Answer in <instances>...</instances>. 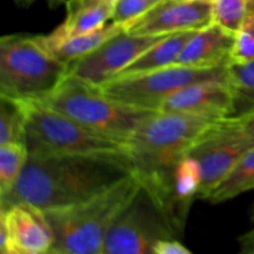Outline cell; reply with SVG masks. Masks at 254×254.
Listing matches in <instances>:
<instances>
[{"label":"cell","mask_w":254,"mask_h":254,"mask_svg":"<svg viewBox=\"0 0 254 254\" xmlns=\"http://www.w3.org/2000/svg\"><path fill=\"white\" fill-rule=\"evenodd\" d=\"M253 145L235 119L225 118L190 149L188 154L197 160L202 175L200 200H207L241 156Z\"/></svg>","instance_id":"cell-9"},{"label":"cell","mask_w":254,"mask_h":254,"mask_svg":"<svg viewBox=\"0 0 254 254\" xmlns=\"http://www.w3.org/2000/svg\"><path fill=\"white\" fill-rule=\"evenodd\" d=\"M222 119L183 112L151 113L127 140L135 173L145 176L170 169Z\"/></svg>","instance_id":"cell-3"},{"label":"cell","mask_w":254,"mask_h":254,"mask_svg":"<svg viewBox=\"0 0 254 254\" xmlns=\"http://www.w3.org/2000/svg\"><path fill=\"white\" fill-rule=\"evenodd\" d=\"M135 173L128 153L29 155L12 190L0 205L27 203L37 210L79 205Z\"/></svg>","instance_id":"cell-1"},{"label":"cell","mask_w":254,"mask_h":254,"mask_svg":"<svg viewBox=\"0 0 254 254\" xmlns=\"http://www.w3.org/2000/svg\"><path fill=\"white\" fill-rule=\"evenodd\" d=\"M248 0H213V24L237 34L245 22Z\"/></svg>","instance_id":"cell-22"},{"label":"cell","mask_w":254,"mask_h":254,"mask_svg":"<svg viewBox=\"0 0 254 254\" xmlns=\"http://www.w3.org/2000/svg\"><path fill=\"white\" fill-rule=\"evenodd\" d=\"M227 78L232 93L228 118L240 119L254 113V60L228 64Z\"/></svg>","instance_id":"cell-18"},{"label":"cell","mask_w":254,"mask_h":254,"mask_svg":"<svg viewBox=\"0 0 254 254\" xmlns=\"http://www.w3.org/2000/svg\"><path fill=\"white\" fill-rule=\"evenodd\" d=\"M0 254H19L12 248H6V250H0Z\"/></svg>","instance_id":"cell-31"},{"label":"cell","mask_w":254,"mask_h":254,"mask_svg":"<svg viewBox=\"0 0 254 254\" xmlns=\"http://www.w3.org/2000/svg\"><path fill=\"white\" fill-rule=\"evenodd\" d=\"M207 79H227V67L198 69L173 64L148 73L116 77L101 89L109 98L122 104L159 112L164 102L174 93L189 84Z\"/></svg>","instance_id":"cell-7"},{"label":"cell","mask_w":254,"mask_h":254,"mask_svg":"<svg viewBox=\"0 0 254 254\" xmlns=\"http://www.w3.org/2000/svg\"><path fill=\"white\" fill-rule=\"evenodd\" d=\"M161 1L163 0H117L113 4L111 21L127 27Z\"/></svg>","instance_id":"cell-23"},{"label":"cell","mask_w":254,"mask_h":254,"mask_svg":"<svg viewBox=\"0 0 254 254\" xmlns=\"http://www.w3.org/2000/svg\"><path fill=\"white\" fill-rule=\"evenodd\" d=\"M235 40L236 34L212 22L192 35L176 64L198 69L227 67L232 59Z\"/></svg>","instance_id":"cell-14"},{"label":"cell","mask_w":254,"mask_h":254,"mask_svg":"<svg viewBox=\"0 0 254 254\" xmlns=\"http://www.w3.org/2000/svg\"><path fill=\"white\" fill-rule=\"evenodd\" d=\"M26 111L24 102L0 96V145L25 144Z\"/></svg>","instance_id":"cell-20"},{"label":"cell","mask_w":254,"mask_h":254,"mask_svg":"<svg viewBox=\"0 0 254 254\" xmlns=\"http://www.w3.org/2000/svg\"><path fill=\"white\" fill-rule=\"evenodd\" d=\"M155 254H192L178 238H166L156 243Z\"/></svg>","instance_id":"cell-25"},{"label":"cell","mask_w":254,"mask_h":254,"mask_svg":"<svg viewBox=\"0 0 254 254\" xmlns=\"http://www.w3.org/2000/svg\"><path fill=\"white\" fill-rule=\"evenodd\" d=\"M235 121L237 122L245 135L254 143V113L243 117V118L235 119Z\"/></svg>","instance_id":"cell-28"},{"label":"cell","mask_w":254,"mask_h":254,"mask_svg":"<svg viewBox=\"0 0 254 254\" xmlns=\"http://www.w3.org/2000/svg\"><path fill=\"white\" fill-rule=\"evenodd\" d=\"M46 1H47V5H49L51 9H55V7L60 6V5L66 4L68 0H46Z\"/></svg>","instance_id":"cell-29"},{"label":"cell","mask_w":254,"mask_h":254,"mask_svg":"<svg viewBox=\"0 0 254 254\" xmlns=\"http://www.w3.org/2000/svg\"><path fill=\"white\" fill-rule=\"evenodd\" d=\"M254 191V145L240 158L228 175L210 193L207 202L218 205Z\"/></svg>","instance_id":"cell-17"},{"label":"cell","mask_w":254,"mask_h":254,"mask_svg":"<svg viewBox=\"0 0 254 254\" xmlns=\"http://www.w3.org/2000/svg\"><path fill=\"white\" fill-rule=\"evenodd\" d=\"M68 74L45 45L42 35L11 34L0 39V96L22 102H41Z\"/></svg>","instance_id":"cell-4"},{"label":"cell","mask_w":254,"mask_h":254,"mask_svg":"<svg viewBox=\"0 0 254 254\" xmlns=\"http://www.w3.org/2000/svg\"><path fill=\"white\" fill-rule=\"evenodd\" d=\"M19 254H20V253H19ZM22 254H59V252H56V251H55L54 248H51V250L45 251V252H39V253H22Z\"/></svg>","instance_id":"cell-32"},{"label":"cell","mask_w":254,"mask_h":254,"mask_svg":"<svg viewBox=\"0 0 254 254\" xmlns=\"http://www.w3.org/2000/svg\"><path fill=\"white\" fill-rule=\"evenodd\" d=\"M251 217V228L240 237L238 254H254V205Z\"/></svg>","instance_id":"cell-26"},{"label":"cell","mask_w":254,"mask_h":254,"mask_svg":"<svg viewBox=\"0 0 254 254\" xmlns=\"http://www.w3.org/2000/svg\"><path fill=\"white\" fill-rule=\"evenodd\" d=\"M112 11L113 5L101 4L83 7L73 12H67L66 19L62 21V24H60L49 35L55 39H62L93 32L111 22Z\"/></svg>","instance_id":"cell-19"},{"label":"cell","mask_w":254,"mask_h":254,"mask_svg":"<svg viewBox=\"0 0 254 254\" xmlns=\"http://www.w3.org/2000/svg\"><path fill=\"white\" fill-rule=\"evenodd\" d=\"M15 4L19 5V6H22V7H26V6H30V5L34 4L36 0H14Z\"/></svg>","instance_id":"cell-30"},{"label":"cell","mask_w":254,"mask_h":254,"mask_svg":"<svg viewBox=\"0 0 254 254\" xmlns=\"http://www.w3.org/2000/svg\"><path fill=\"white\" fill-rule=\"evenodd\" d=\"M140 190L134 173L92 200L44 212L54 232L52 248L59 254H102L112 226Z\"/></svg>","instance_id":"cell-2"},{"label":"cell","mask_w":254,"mask_h":254,"mask_svg":"<svg viewBox=\"0 0 254 254\" xmlns=\"http://www.w3.org/2000/svg\"><path fill=\"white\" fill-rule=\"evenodd\" d=\"M126 30L123 25L116 24V22H108L101 29L96 30L88 34L77 35V36L62 37V39H55L49 34L42 35L45 45L49 47L50 51L66 64L86 56L87 54L96 50L101 46L103 42L113 37L114 35L119 34Z\"/></svg>","instance_id":"cell-15"},{"label":"cell","mask_w":254,"mask_h":254,"mask_svg":"<svg viewBox=\"0 0 254 254\" xmlns=\"http://www.w3.org/2000/svg\"><path fill=\"white\" fill-rule=\"evenodd\" d=\"M24 106L29 155L128 153L124 141L86 128L41 102H24Z\"/></svg>","instance_id":"cell-6"},{"label":"cell","mask_w":254,"mask_h":254,"mask_svg":"<svg viewBox=\"0 0 254 254\" xmlns=\"http://www.w3.org/2000/svg\"><path fill=\"white\" fill-rule=\"evenodd\" d=\"M166 238H179L173 223L150 193L141 190L112 226L102 254H155Z\"/></svg>","instance_id":"cell-8"},{"label":"cell","mask_w":254,"mask_h":254,"mask_svg":"<svg viewBox=\"0 0 254 254\" xmlns=\"http://www.w3.org/2000/svg\"><path fill=\"white\" fill-rule=\"evenodd\" d=\"M117 0H68L66 2V14L67 12H73L76 10L83 9V7L94 6V5L101 4H112L113 5Z\"/></svg>","instance_id":"cell-27"},{"label":"cell","mask_w":254,"mask_h":254,"mask_svg":"<svg viewBox=\"0 0 254 254\" xmlns=\"http://www.w3.org/2000/svg\"><path fill=\"white\" fill-rule=\"evenodd\" d=\"M232 107V93L227 79L195 82L169 97L159 112L207 114L228 118Z\"/></svg>","instance_id":"cell-13"},{"label":"cell","mask_w":254,"mask_h":254,"mask_svg":"<svg viewBox=\"0 0 254 254\" xmlns=\"http://www.w3.org/2000/svg\"><path fill=\"white\" fill-rule=\"evenodd\" d=\"M254 60V16L245 19L242 27L236 34L231 64H243Z\"/></svg>","instance_id":"cell-24"},{"label":"cell","mask_w":254,"mask_h":254,"mask_svg":"<svg viewBox=\"0 0 254 254\" xmlns=\"http://www.w3.org/2000/svg\"><path fill=\"white\" fill-rule=\"evenodd\" d=\"M29 151L26 144L10 143L0 145V197L12 190L25 168Z\"/></svg>","instance_id":"cell-21"},{"label":"cell","mask_w":254,"mask_h":254,"mask_svg":"<svg viewBox=\"0 0 254 254\" xmlns=\"http://www.w3.org/2000/svg\"><path fill=\"white\" fill-rule=\"evenodd\" d=\"M86 128L127 143L138 124L156 111L133 108L109 98L101 89L67 74L59 87L41 101Z\"/></svg>","instance_id":"cell-5"},{"label":"cell","mask_w":254,"mask_h":254,"mask_svg":"<svg viewBox=\"0 0 254 254\" xmlns=\"http://www.w3.org/2000/svg\"><path fill=\"white\" fill-rule=\"evenodd\" d=\"M163 37L135 35L123 30L86 56L71 62L68 64V74L93 86L102 87L116 78Z\"/></svg>","instance_id":"cell-10"},{"label":"cell","mask_w":254,"mask_h":254,"mask_svg":"<svg viewBox=\"0 0 254 254\" xmlns=\"http://www.w3.org/2000/svg\"><path fill=\"white\" fill-rule=\"evenodd\" d=\"M212 22L213 0H163L126 30L135 35L168 36L198 31Z\"/></svg>","instance_id":"cell-11"},{"label":"cell","mask_w":254,"mask_h":254,"mask_svg":"<svg viewBox=\"0 0 254 254\" xmlns=\"http://www.w3.org/2000/svg\"><path fill=\"white\" fill-rule=\"evenodd\" d=\"M0 250L39 253L54 247V232L42 211L27 203L0 205Z\"/></svg>","instance_id":"cell-12"},{"label":"cell","mask_w":254,"mask_h":254,"mask_svg":"<svg viewBox=\"0 0 254 254\" xmlns=\"http://www.w3.org/2000/svg\"><path fill=\"white\" fill-rule=\"evenodd\" d=\"M196 31L179 32V34L168 35L154 44L150 49L140 55L133 64H129L119 76H130V74L148 73L156 69L176 64L179 56L183 52L184 47Z\"/></svg>","instance_id":"cell-16"}]
</instances>
